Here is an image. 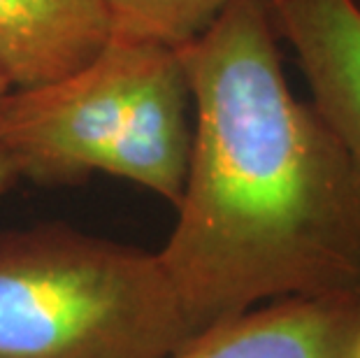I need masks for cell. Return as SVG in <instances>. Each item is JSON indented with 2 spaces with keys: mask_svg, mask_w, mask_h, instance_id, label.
<instances>
[{
  "mask_svg": "<svg viewBox=\"0 0 360 358\" xmlns=\"http://www.w3.org/2000/svg\"><path fill=\"white\" fill-rule=\"evenodd\" d=\"M277 37L263 0H237L177 47L193 147L156 256L193 340L258 302L360 288L358 179Z\"/></svg>",
  "mask_w": 360,
  "mask_h": 358,
  "instance_id": "obj_1",
  "label": "cell"
},
{
  "mask_svg": "<svg viewBox=\"0 0 360 358\" xmlns=\"http://www.w3.org/2000/svg\"><path fill=\"white\" fill-rule=\"evenodd\" d=\"M191 340L156 254L53 226L0 235V358H170Z\"/></svg>",
  "mask_w": 360,
  "mask_h": 358,
  "instance_id": "obj_2",
  "label": "cell"
},
{
  "mask_svg": "<svg viewBox=\"0 0 360 358\" xmlns=\"http://www.w3.org/2000/svg\"><path fill=\"white\" fill-rule=\"evenodd\" d=\"M163 47L112 35L79 70L10 91L3 140L19 177L70 181L105 172L137 87Z\"/></svg>",
  "mask_w": 360,
  "mask_h": 358,
  "instance_id": "obj_3",
  "label": "cell"
},
{
  "mask_svg": "<svg viewBox=\"0 0 360 358\" xmlns=\"http://www.w3.org/2000/svg\"><path fill=\"white\" fill-rule=\"evenodd\" d=\"M295 51L311 105L330 126L360 186V7L354 0H265Z\"/></svg>",
  "mask_w": 360,
  "mask_h": 358,
  "instance_id": "obj_4",
  "label": "cell"
},
{
  "mask_svg": "<svg viewBox=\"0 0 360 358\" xmlns=\"http://www.w3.org/2000/svg\"><path fill=\"white\" fill-rule=\"evenodd\" d=\"M360 288L265 302L212 326L170 358H354Z\"/></svg>",
  "mask_w": 360,
  "mask_h": 358,
  "instance_id": "obj_5",
  "label": "cell"
},
{
  "mask_svg": "<svg viewBox=\"0 0 360 358\" xmlns=\"http://www.w3.org/2000/svg\"><path fill=\"white\" fill-rule=\"evenodd\" d=\"M193 98L177 49L163 47L137 87L107 174L128 179L177 207L193 147Z\"/></svg>",
  "mask_w": 360,
  "mask_h": 358,
  "instance_id": "obj_6",
  "label": "cell"
},
{
  "mask_svg": "<svg viewBox=\"0 0 360 358\" xmlns=\"http://www.w3.org/2000/svg\"><path fill=\"white\" fill-rule=\"evenodd\" d=\"M110 37L105 0H0V70L17 89L79 70Z\"/></svg>",
  "mask_w": 360,
  "mask_h": 358,
  "instance_id": "obj_7",
  "label": "cell"
},
{
  "mask_svg": "<svg viewBox=\"0 0 360 358\" xmlns=\"http://www.w3.org/2000/svg\"><path fill=\"white\" fill-rule=\"evenodd\" d=\"M233 3L237 0H105V7L112 35L177 49L195 40Z\"/></svg>",
  "mask_w": 360,
  "mask_h": 358,
  "instance_id": "obj_8",
  "label": "cell"
},
{
  "mask_svg": "<svg viewBox=\"0 0 360 358\" xmlns=\"http://www.w3.org/2000/svg\"><path fill=\"white\" fill-rule=\"evenodd\" d=\"M12 89L14 87L10 84V79H7L5 72L0 70V196H3L7 188L19 179L17 165H14L10 149H7V144L3 140V108H5V101H7V96H10Z\"/></svg>",
  "mask_w": 360,
  "mask_h": 358,
  "instance_id": "obj_9",
  "label": "cell"
},
{
  "mask_svg": "<svg viewBox=\"0 0 360 358\" xmlns=\"http://www.w3.org/2000/svg\"><path fill=\"white\" fill-rule=\"evenodd\" d=\"M354 358H360V333L356 338V347H354Z\"/></svg>",
  "mask_w": 360,
  "mask_h": 358,
  "instance_id": "obj_10",
  "label": "cell"
},
{
  "mask_svg": "<svg viewBox=\"0 0 360 358\" xmlns=\"http://www.w3.org/2000/svg\"><path fill=\"white\" fill-rule=\"evenodd\" d=\"M354 3H356V5H358V7H360V0H354Z\"/></svg>",
  "mask_w": 360,
  "mask_h": 358,
  "instance_id": "obj_11",
  "label": "cell"
}]
</instances>
